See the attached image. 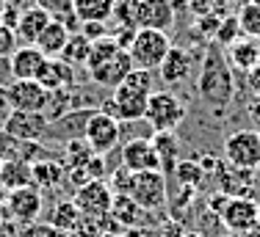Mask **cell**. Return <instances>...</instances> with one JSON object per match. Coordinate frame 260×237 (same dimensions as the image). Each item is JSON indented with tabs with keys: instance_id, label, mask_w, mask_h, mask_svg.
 <instances>
[{
	"instance_id": "6da1fadb",
	"label": "cell",
	"mask_w": 260,
	"mask_h": 237,
	"mask_svg": "<svg viewBox=\"0 0 260 237\" xmlns=\"http://www.w3.org/2000/svg\"><path fill=\"white\" fill-rule=\"evenodd\" d=\"M152 94V72L144 69H133L122 80L119 86L114 89L111 99L105 102L103 113L114 116L119 124H133L144 118L147 110V99Z\"/></svg>"
},
{
	"instance_id": "7a4b0ae2",
	"label": "cell",
	"mask_w": 260,
	"mask_h": 237,
	"mask_svg": "<svg viewBox=\"0 0 260 237\" xmlns=\"http://www.w3.org/2000/svg\"><path fill=\"white\" fill-rule=\"evenodd\" d=\"M197 91H200L202 102L216 108V110L227 108L233 102L235 77H233L230 64H227V58H224L219 45L208 47L205 58H202V69H200V77H197Z\"/></svg>"
},
{
	"instance_id": "3957f363",
	"label": "cell",
	"mask_w": 260,
	"mask_h": 237,
	"mask_svg": "<svg viewBox=\"0 0 260 237\" xmlns=\"http://www.w3.org/2000/svg\"><path fill=\"white\" fill-rule=\"evenodd\" d=\"M125 196H130L147 213H160L169 204V179H166L164 171L130 174V185Z\"/></svg>"
},
{
	"instance_id": "277c9868",
	"label": "cell",
	"mask_w": 260,
	"mask_h": 237,
	"mask_svg": "<svg viewBox=\"0 0 260 237\" xmlns=\"http://www.w3.org/2000/svg\"><path fill=\"white\" fill-rule=\"evenodd\" d=\"M172 50V39L166 30H150V28H139L133 36V45L127 47L130 58H133L136 69L144 72H155L164 64L166 53Z\"/></svg>"
},
{
	"instance_id": "5b68a950",
	"label": "cell",
	"mask_w": 260,
	"mask_h": 237,
	"mask_svg": "<svg viewBox=\"0 0 260 237\" xmlns=\"http://www.w3.org/2000/svg\"><path fill=\"white\" fill-rule=\"evenodd\" d=\"M144 122L152 127V133H175L185 122V105L172 91H152L147 99Z\"/></svg>"
},
{
	"instance_id": "8992f818",
	"label": "cell",
	"mask_w": 260,
	"mask_h": 237,
	"mask_svg": "<svg viewBox=\"0 0 260 237\" xmlns=\"http://www.w3.org/2000/svg\"><path fill=\"white\" fill-rule=\"evenodd\" d=\"M224 160L241 171H255L260 166V133L238 130L224 141Z\"/></svg>"
},
{
	"instance_id": "52a82bcc",
	"label": "cell",
	"mask_w": 260,
	"mask_h": 237,
	"mask_svg": "<svg viewBox=\"0 0 260 237\" xmlns=\"http://www.w3.org/2000/svg\"><path fill=\"white\" fill-rule=\"evenodd\" d=\"M219 221L230 234L241 237L260 223V207L246 196H230L224 202V207H221V213H219Z\"/></svg>"
},
{
	"instance_id": "ba28073f",
	"label": "cell",
	"mask_w": 260,
	"mask_h": 237,
	"mask_svg": "<svg viewBox=\"0 0 260 237\" xmlns=\"http://www.w3.org/2000/svg\"><path fill=\"white\" fill-rule=\"evenodd\" d=\"M75 207L80 215L91 218V221H103L111 213V202H114V190L105 185V179H91V182L80 185L75 190Z\"/></svg>"
},
{
	"instance_id": "9c48e42d",
	"label": "cell",
	"mask_w": 260,
	"mask_h": 237,
	"mask_svg": "<svg viewBox=\"0 0 260 237\" xmlns=\"http://www.w3.org/2000/svg\"><path fill=\"white\" fill-rule=\"evenodd\" d=\"M83 138L89 141V146L94 149V154H108L111 149L119 146V138H122V124L116 122L114 116L103 113V110H94L89 116L83 127Z\"/></svg>"
},
{
	"instance_id": "30bf717a",
	"label": "cell",
	"mask_w": 260,
	"mask_h": 237,
	"mask_svg": "<svg viewBox=\"0 0 260 237\" xmlns=\"http://www.w3.org/2000/svg\"><path fill=\"white\" fill-rule=\"evenodd\" d=\"M6 102L11 110H28V113H45L50 102V91L39 80H14L6 89Z\"/></svg>"
},
{
	"instance_id": "8fae6325",
	"label": "cell",
	"mask_w": 260,
	"mask_h": 237,
	"mask_svg": "<svg viewBox=\"0 0 260 237\" xmlns=\"http://www.w3.org/2000/svg\"><path fill=\"white\" fill-rule=\"evenodd\" d=\"M47 116L45 113H28V110H11L3 118L0 130L17 141H42L47 133Z\"/></svg>"
},
{
	"instance_id": "7c38bea8",
	"label": "cell",
	"mask_w": 260,
	"mask_h": 237,
	"mask_svg": "<svg viewBox=\"0 0 260 237\" xmlns=\"http://www.w3.org/2000/svg\"><path fill=\"white\" fill-rule=\"evenodd\" d=\"M122 166L127 171L139 174V171H160V157L155 152L150 138H130L119 152Z\"/></svg>"
},
{
	"instance_id": "4fadbf2b",
	"label": "cell",
	"mask_w": 260,
	"mask_h": 237,
	"mask_svg": "<svg viewBox=\"0 0 260 237\" xmlns=\"http://www.w3.org/2000/svg\"><path fill=\"white\" fill-rule=\"evenodd\" d=\"M133 69H136V66H133V58H130L127 50H116V53L111 55L108 61H103L100 66L89 69V77L94 80L97 86H105V89L114 91L116 86H119Z\"/></svg>"
},
{
	"instance_id": "5bb4252c",
	"label": "cell",
	"mask_w": 260,
	"mask_h": 237,
	"mask_svg": "<svg viewBox=\"0 0 260 237\" xmlns=\"http://www.w3.org/2000/svg\"><path fill=\"white\" fill-rule=\"evenodd\" d=\"M47 64V55L34 45H20L9 58V74L14 80H36Z\"/></svg>"
},
{
	"instance_id": "9a60e30c",
	"label": "cell",
	"mask_w": 260,
	"mask_h": 237,
	"mask_svg": "<svg viewBox=\"0 0 260 237\" xmlns=\"http://www.w3.org/2000/svg\"><path fill=\"white\" fill-rule=\"evenodd\" d=\"M9 213L14 221L30 223L42 213V190L36 185H25V188L9 190Z\"/></svg>"
},
{
	"instance_id": "2e32d148",
	"label": "cell",
	"mask_w": 260,
	"mask_h": 237,
	"mask_svg": "<svg viewBox=\"0 0 260 237\" xmlns=\"http://www.w3.org/2000/svg\"><path fill=\"white\" fill-rule=\"evenodd\" d=\"M136 14H139V28L169 33V28L175 25V9H172L169 0H139Z\"/></svg>"
},
{
	"instance_id": "e0dca14e",
	"label": "cell",
	"mask_w": 260,
	"mask_h": 237,
	"mask_svg": "<svg viewBox=\"0 0 260 237\" xmlns=\"http://www.w3.org/2000/svg\"><path fill=\"white\" fill-rule=\"evenodd\" d=\"M191 69H194V58H191V53L185 47H175L166 53L164 64L158 66V74L160 80H164L166 86H183L185 80L191 77Z\"/></svg>"
},
{
	"instance_id": "ac0fdd59",
	"label": "cell",
	"mask_w": 260,
	"mask_h": 237,
	"mask_svg": "<svg viewBox=\"0 0 260 237\" xmlns=\"http://www.w3.org/2000/svg\"><path fill=\"white\" fill-rule=\"evenodd\" d=\"M227 64L235 66L241 72H252L260 66V39H249V36H241L238 42H233L224 53Z\"/></svg>"
},
{
	"instance_id": "d6986e66",
	"label": "cell",
	"mask_w": 260,
	"mask_h": 237,
	"mask_svg": "<svg viewBox=\"0 0 260 237\" xmlns=\"http://www.w3.org/2000/svg\"><path fill=\"white\" fill-rule=\"evenodd\" d=\"M108 215L125 229H144V223H147V210H141L133 199L125 196V193H116L114 196Z\"/></svg>"
},
{
	"instance_id": "ffe728a7",
	"label": "cell",
	"mask_w": 260,
	"mask_h": 237,
	"mask_svg": "<svg viewBox=\"0 0 260 237\" xmlns=\"http://www.w3.org/2000/svg\"><path fill=\"white\" fill-rule=\"evenodd\" d=\"M50 25V14L47 11H42L39 6H30L20 14V22H17L14 33H17V42H22V45H36V39L42 36V30Z\"/></svg>"
},
{
	"instance_id": "44dd1931",
	"label": "cell",
	"mask_w": 260,
	"mask_h": 237,
	"mask_svg": "<svg viewBox=\"0 0 260 237\" xmlns=\"http://www.w3.org/2000/svg\"><path fill=\"white\" fill-rule=\"evenodd\" d=\"M42 86H45L47 91H58V89H70V83L75 80V66L64 64L61 58H47L45 69H42L39 77Z\"/></svg>"
},
{
	"instance_id": "7402d4cb",
	"label": "cell",
	"mask_w": 260,
	"mask_h": 237,
	"mask_svg": "<svg viewBox=\"0 0 260 237\" xmlns=\"http://www.w3.org/2000/svg\"><path fill=\"white\" fill-rule=\"evenodd\" d=\"M152 146H155L158 157H160V171L166 177H172L175 166L180 163V141L175 133H152Z\"/></svg>"
},
{
	"instance_id": "603a6c76",
	"label": "cell",
	"mask_w": 260,
	"mask_h": 237,
	"mask_svg": "<svg viewBox=\"0 0 260 237\" xmlns=\"http://www.w3.org/2000/svg\"><path fill=\"white\" fill-rule=\"evenodd\" d=\"M25 185H34L28 160H3V166H0V188L17 190V188H25Z\"/></svg>"
},
{
	"instance_id": "cb8c5ba5",
	"label": "cell",
	"mask_w": 260,
	"mask_h": 237,
	"mask_svg": "<svg viewBox=\"0 0 260 237\" xmlns=\"http://www.w3.org/2000/svg\"><path fill=\"white\" fill-rule=\"evenodd\" d=\"M67 42H70V30H67L61 22L50 20V25H47V28L42 30V36L36 39V45H34V47H39L42 53L47 55V58H58L61 50L67 47Z\"/></svg>"
},
{
	"instance_id": "d4e9b609",
	"label": "cell",
	"mask_w": 260,
	"mask_h": 237,
	"mask_svg": "<svg viewBox=\"0 0 260 237\" xmlns=\"http://www.w3.org/2000/svg\"><path fill=\"white\" fill-rule=\"evenodd\" d=\"M80 22H108L114 17L116 0H72Z\"/></svg>"
},
{
	"instance_id": "484cf974",
	"label": "cell",
	"mask_w": 260,
	"mask_h": 237,
	"mask_svg": "<svg viewBox=\"0 0 260 237\" xmlns=\"http://www.w3.org/2000/svg\"><path fill=\"white\" fill-rule=\"evenodd\" d=\"M30 179L39 190L58 188L61 179H64V166L55 163V160H36V163H30Z\"/></svg>"
},
{
	"instance_id": "4316f807",
	"label": "cell",
	"mask_w": 260,
	"mask_h": 237,
	"mask_svg": "<svg viewBox=\"0 0 260 237\" xmlns=\"http://www.w3.org/2000/svg\"><path fill=\"white\" fill-rule=\"evenodd\" d=\"M64 157H67V168H86L89 160L94 157V149L89 146V141L80 135V138H67L64 143Z\"/></svg>"
},
{
	"instance_id": "83f0119b",
	"label": "cell",
	"mask_w": 260,
	"mask_h": 237,
	"mask_svg": "<svg viewBox=\"0 0 260 237\" xmlns=\"http://www.w3.org/2000/svg\"><path fill=\"white\" fill-rule=\"evenodd\" d=\"M89 50H91V42L86 39L83 33H70V42L67 47L61 50L58 58L70 66H86V58H89Z\"/></svg>"
},
{
	"instance_id": "f1b7e54d",
	"label": "cell",
	"mask_w": 260,
	"mask_h": 237,
	"mask_svg": "<svg viewBox=\"0 0 260 237\" xmlns=\"http://www.w3.org/2000/svg\"><path fill=\"white\" fill-rule=\"evenodd\" d=\"M235 17H238L241 33L249 36V39H260V3H255V0L244 3Z\"/></svg>"
},
{
	"instance_id": "f546056e",
	"label": "cell",
	"mask_w": 260,
	"mask_h": 237,
	"mask_svg": "<svg viewBox=\"0 0 260 237\" xmlns=\"http://www.w3.org/2000/svg\"><path fill=\"white\" fill-rule=\"evenodd\" d=\"M172 177L180 182V188H197L202 182V177H205V171H202V166L197 160H180L175 166V171H172Z\"/></svg>"
},
{
	"instance_id": "4dcf8cb0",
	"label": "cell",
	"mask_w": 260,
	"mask_h": 237,
	"mask_svg": "<svg viewBox=\"0 0 260 237\" xmlns=\"http://www.w3.org/2000/svg\"><path fill=\"white\" fill-rule=\"evenodd\" d=\"M80 218H83V215L78 213L75 202H61V204H55L50 223H53L55 229H64V232H70V229H75L78 223H80Z\"/></svg>"
},
{
	"instance_id": "1f68e13d",
	"label": "cell",
	"mask_w": 260,
	"mask_h": 237,
	"mask_svg": "<svg viewBox=\"0 0 260 237\" xmlns=\"http://www.w3.org/2000/svg\"><path fill=\"white\" fill-rule=\"evenodd\" d=\"M136 3H139V0H116L114 17H111V20L116 22V28L139 30V14H136Z\"/></svg>"
},
{
	"instance_id": "d6a6232c",
	"label": "cell",
	"mask_w": 260,
	"mask_h": 237,
	"mask_svg": "<svg viewBox=\"0 0 260 237\" xmlns=\"http://www.w3.org/2000/svg\"><path fill=\"white\" fill-rule=\"evenodd\" d=\"M241 25H238V17L230 14V17H221V22H219V28H216V33H213V39H216V45L219 47H230L233 42H238L241 39Z\"/></svg>"
},
{
	"instance_id": "836d02e7",
	"label": "cell",
	"mask_w": 260,
	"mask_h": 237,
	"mask_svg": "<svg viewBox=\"0 0 260 237\" xmlns=\"http://www.w3.org/2000/svg\"><path fill=\"white\" fill-rule=\"evenodd\" d=\"M36 6H39L42 11H47L50 20H55V22H61V20H67L70 14H75L72 0H36Z\"/></svg>"
},
{
	"instance_id": "e575fe53",
	"label": "cell",
	"mask_w": 260,
	"mask_h": 237,
	"mask_svg": "<svg viewBox=\"0 0 260 237\" xmlns=\"http://www.w3.org/2000/svg\"><path fill=\"white\" fill-rule=\"evenodd\" d=\"M20 47V42H17V33H14V28H9V25H3L0 22V61H9L11 58V53Z\"/></svg>"
},
{
	"instance_id": "d590c367",
	"label": "cell",
	"mask_w": 260,
	"mask_h": 237,
	"mask_svg": "<svg viewBox=\"0 0 260 237\" xmlns=\"http://www.w3.org/2000/svg\"><path fill=\"white\" fill-rule=\"evenodd\" d=\"M78 33H83L89 42H97V39H105L108 33V22H80V30Z\"/></svg>"
},
{
	"instance_id": "8d00e7d4",
	"label": "cell",
	"mask_w": 260,
	"mask_h": 237,
	"mask_svg": "<svg viewBox=\"0 0 260 237\" xmlns=\"http://www.w3.org/2000/svg\"><path fill=\"white\" fill-rule=\"evenodd\" d=\"M213 0H188V9L194 11L197 17H205V14H213Z\"/></svg>"
},
{
	"instance_id": "74e56055",
	"label": "cell",
	"mask_w": 260,
	"mask_h": 237,
	"mask_svg": "<svg viewBox=\"0 0 260 237\" xmlns=\"http://www.w3.org/2000/svg\"><path fill=\"white\" fill-rule=\"evenodd\" d=\"M160 237H188L183 232V226L177 221H166L164 226H160Z\"/></svg>"
},
{
	"instance_id": "f35d334b",
	"label": "cell",
	"mask_w": 260,
	"mask_h": 237,
	"mask_svg": "<svg viewBox=\"0 0 260 237\" xmlns=\"http://www.w3.org/2000/svg\"><path fill=\"white\" fill-rule=\"evenodd\" d=\"M116 237H147L144 229H125V232H119Z\"/></svg>"
},
{
	"instance_id": "ab89813d",
	"label": "cell",
	"mask_w": 260,
	"mask_h": 237,
	"mask_svg": "<svg viewBox=\"0 0 260 237\" xmlns=\"http://www.w3.org/2000/svg\"><path fill=\"white\" fill-rule=\"evenodd\" d=\"M6 6H9V0H0V20H3V14H6Z\"/></svg>"
},
{
	"instance_id": "60d3db41",
	"label": "cell",
	"mask_w": 260,
	"mask_h": 237,
	"mask_svg": "<svg viewBox=\"0 0 260 237\" xmlns=\"http://www.w3.org/2000/svg\"><path fill=\"white\" fill-rule=\"evenodd\" d=\"M216 6H224V3H230V0H213Z\"/></svg>"
},
{
	"instance_id": "b9f144b4",
	"label": "cell",
	"mask_w": 260,
	"mask_h": 237,
	"mask_svg": "<svg viewBox=\"0 0 260 237\" xmlns=\"http://www.w3.org/2000/svg\"><path fill=\"white\" fill-rule=\"evenodd\" d=\"M224 237H238V234H224Z\"/></svg>"
},
{
	"instance_id": "7bdbcfd3",
	"label": "cell",
	"mask_w": 260,
	"mask_h": 237,
	"mask_svg": "<svg viewBox=\"0 0 260 237\" xmlns=\"http://www.w3.org/2000/svg\"><path fill=\"white\" fill-rule=\"evenodd\" d=\"M0 166H3V160H0Z\"/></svg>"
}]
</instances>
